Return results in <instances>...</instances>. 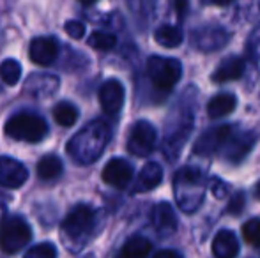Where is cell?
<instances>
[{"instance_id": "6da1fadb", "label": "cell", "mask_w": 260, "mask_h": 258, "mask_svg": "<svg viewBox=\"0 0 260 258\" xmlns=\"http://www.w3.org/2000/svg\"><path fill=\"white\" fill-rule=\"evenodd\" d=\"M108 138L110 129L103 121L90 122L85 129H82L78 134L73 136V140L68 145V151L75 161L89 165L101 156Z\"/></svg>"}, {"instance_id": "7a4b0ae2", "label": "cell", "mask_w": 260, "mask_h": 258, "mask_svg": "<svg viewBox=\"0 0 260 258\" xmlns=\"http://www.w3.org/2000/svg\"><path fill=\"white\" fill-rule=\"evenodd\" d=\"M174 186L177 202L184 212H193L204 200V175L191 166L177 172Z\"/></svg>"}, {"instance_id": "3957f363", "label": "cell", "mask_w": 260, "mask_h": 258, "mask_svg": "<svg viewBox=\"0 0 260 258\" xmlns=\"http://www.w3.org/2000/svg\"><path fill=\"white\" fill-rule=\"evenodd\" d=\"M48 133L45 119L32 112H18L6 122V134L14 140L38 143Z\"/></svg>"}, {"instance_id": "277c9868", "label": "cell", "mask_w": 260, "mask_h": 258, "mask_svg": "<svg viewBox=\"0 0 260 258\" xmlns=\"http://www.w3.org/2000/svg\"><path fill=\"white\" fill-rule=\"evenodd\" d=\"M32 237V230L28 223L20 216H9L0 225V249L4 253L20 251L21 248L28 244Z\"/></svg>"}, {"instance_id": "5b68a950", "label": "cell", "mask_w": 260, "mask_h": 258, "mask_svg": "<svg viewBox=\"0 0 260 258\" xmlns=\"http://www.w3.org/2000/svg\"><path fill=\"white\" fill-rule=\"evenodd\" d=\"M147 75L159 90H170L182 76V65L177 59L151 57L147 60Z\"/></svg>"}, {"instance_id": "8992f818", "label": "cell", "mask_w": 260, "mask_h": 258, "mask_svg": "<svg viewBox=\"0 0 260 258\" xmlns=\"http://www.w3.org/2000/svg\"><path fill=\"white\" fill-rule=\"evenodd\" d=\"M156 129L151 122H137L133 126V129H131L129 138H127V151L133 156H138V158L149 156L156 147Z\"/></svg>"}, {"instance_id": "52a82bcc", "label": "cell", "mask_w": 260, "mask_h": 258, "mask_svg": "<svg viewBox=\"0 0 260 258\" xmlns=\"http://www.w3.org/2000/svg\"><path fill=\"white\" fill-rule=\"evenodd\" d=\"M234 133V128L230 124L216 126L212 129H207L202 136L197 140V143L193 145V152L199 156H211L214 152H221V149L225 147L226 140L230 138V134Z\"/></svg>"}, {"instance_id": "ba28073f", "label": "cell", "mask_w": 260, "mask_h": 258, "mask_svg": "<svg viewBox=\"0 0 260 258\" xmlns=\"http://www.w3.org/2000/svg\"><path fill=\"white\" fill-rule=\"evenodd\" d=\"M94 227V210L89 205H76L71 212L66 216L62 223V230L69 237L78 239L82 235L89 234Z\"/></svg>"}, {"instance_id": "9c48e42d", "label": "cell", "mask_w": 260, "mask_h": 258, "mask_svg": "<svg viewBox=\"0 0 260 258\" xmlns=\"http://www.w3.org/2000/svg\"><path fill=\"white\" fill-rule=\"evenodd\" d=\"M28 179V172L25 165L7 156H0V186L16 190L21 188Z\"/></svg>"}, {"instance_id": "30bf717a", "label": "cell", "mask_w": 260, "mask_h": 258, "mask_svg": "<svg viewBox=\"0 0 260 258\" xmlns=\"http://www.w3.org/2000/svg\"><path fill=\"white\" fill-rule=\"evenodd\" d=\"M131 179H133V166L126 159H110L103 168V180L117 190H124L131 182Z\"/></svg>"}, {"instance_id": "8fae6325", "label": "cell", "mask_w": 260, "mask_h": 258, "mask_svg": "<svg viewBox=\"0 0 260 258\" xmlns=\"http://www.w3.org/2000/svg\"><path fill=\"white\" fill-rule=\"evenodd\" d=\"M253 143H255V136L251 133H246V131L244 133H237L234 129V133L226 140L225 147L221 149L223 158L232 163H239L243 158H246V154L253 147Z\"/></svg>"}, {"instance_id": "7c38bea8", "label": "cell", "mask_w": 260, "mask_h": 258, "mask_svg": "<svg viewBox=\"0 0 260 258\" xmlns=\"http://www.w3.org/2000/svg\"><path fill=\"white\" fill-rule=\"evenodd\" d=\"M124 87L119 80H106L100 89V103L103 110L110 115H115L120 112L124 104Z\"/></svg>"}, {"instance_id": "4fadbf2b", "label": "cell", "mask_w": 260, "mask_h": 258, "mask_svg": "<svg viewBox=\"0 0 260 258\" xmlns=\"http://www.w3.org/2000/svg\"><path fill=\"white\" fill-rule=\"evenodd\" d=\"M57 53H58L57 39L48 38V35L32 39L30 46H28L30 60L39 65H50L55 59H57Z\"/></svg>"}, {"instance_id": "5bb4252c", "label": "cell", "mask_w": 260, "mask_h": 258, "mask_svg": "<svg viewBox=\"0 0 260 258\" xmlns=\"http://www.w3.org/2000/svg\"><path fill=\"white\" fill-rule=\"evenodd\" d=\"M226 39H229V34L219 27L200 28V30H197L193 34V45L199 50L211 52V50H218L221 46H225Z\"/></svg>"}, {"instance_id": "9a60e30c", "label": "cell", "mask_w": 260, "mask_h": 258, "mask_svg": "<svg viewBox=\"0 0 260 258\" xmlns=\"http://www.w3.org/2000/svg\"><path fill=\"white\" fill-rule=\"evenodd\" d=\"M152 225L161 235H170L177 228V217L170 203L161 202L152 209Z\"/></svg>"}, {"instance_id": "2e32d148", "label": "cell", "mask_w": 260, "mask_h": 258, "mask_svg": "<svg viewBox=\"0 0 260 258\" xmlns=\"http://www.w3.org/2000/svg\"><path fill=\"white\" fill-rule=\"evenodd\" d=\"M212 253L216 258H236L239 255V241L230 230H219L212 241Z\"/></svg>"}, {"instance_id": "e0dca14e", "label": "cell", "mask_w": 260, "mask_h": 258, "mask_svg": "<svg viewBox=\"0 0 260 258\" xmlns=\"http://www.w3.org/2000/svg\"><path fill=\"white\" fill-rule=\"evenodd\" d=\"M163 180V170L157 163H147L138 173V179L133 186L135 193H145L157 188Z\"/></svg>"}, {"instance_id": "ac0fdd59", "label": "cell", "mask_w": 260, "mask_h": 258, "mask_svg": "<svg viewBox=\"0 0 260 258\" xmlns=\"http://www.w3.org/2000/svg\"><path fill=\"white\" fill-rule=\"evenodd\" d=\"M243 75H244V60L239 59V57H229V59H225L216 67L211 80L216 83H225V82L239 80Z\"/></svg>"}, {"instance_id": "d6986e66", "label": "cell", "mask_w": 260, "mask_h": 258, "mask_svg": "<svg viewBox=\"0 0 260 258\" xmlns=\"http://www.w3.org/2000/svg\"><path fill=\"white\" fill-rule=\"evenodd\" d=\"M236 106H237L236 96L229 92H221V94H216L207 103V114L211 119H219V117H225V115H230L236 110Z\"/></svg>"}, {"instance_id": "ffe728a7", "label": "cell", "mask_w": 260, "mask_h": 258, "mask_svg": "<svg viewBox=\"0 0 260 258\" xmlns=\"http://www.w3.org/2000/svg\"><path fill=\"white\" fill-rule=\"evenodd\" d=\"M154 39L163 48H177V46L182 45L184 34H182L181 28L174 27V25H161V27L156 28Z\"/></svg>"}, {"instance_id": "44dd1931", "label": "cell", "mask_w": 260, "mask_h": 258, "mask_svg": "<svg viewBox=\"0 0 260 258\" xmlns=\"http://www.w3.org/2000/svg\"><path fill=\"white\" fill-rule=\"evenodd\" d=\"M151 242L145 237H131L122 246L117 258H147L149 253H151Z\"/></svg>"}, {"instance_id": "7402d4cb", "label": "cell", "mask_w": 260, "mask_h": 258, "mask_svg": "<svg viewBox=\"0 0 260 258\" xmlns=\"http://www.w3.org/2000/svg\"><path fill=\"white\" fill-rule=\"evenodd\" d=\"M53 117L58 126H62V128H71V126H75L76 121H78V108L73 103H69V101H60V103L53 108Z\"/></svg>"}, {"instance_id": "603a6c76", "label": "cell", "mask_w": 260, "mask_h": 258, "mask_svg": "<svg viewBox=\"0 0 260 258\" xmlns=\"http://www.w3.org/2000/svg\"><path fill=\"white\" fill-rule=\"evenodd\" d=\"M64 166H62L60 158H57L55 154H48L45 158H41V161L38 163V175L43 180H53L62 173Z\"/></svg>"}, {"instance_id": "cb8c5ba5", "label": "cell", "mask_w": 260, "mask_h": 258, "mask_svg": "<svg viewBox=\"0 0 260 258\" xmlns=\"http://www.w3.org/2000/svg\"><path fill=\"white\" fill-rule=\"evenodd\" d=\"M0 78L6 85H16L21 78V65L14 59H7L0 64Z\"/></svg>"}, {"instance_id": "d4e9b609", "label": "cell", "mask_w": 260, "mask_h": 258, "mask_svg": "<svg viewBox=\"0 0 260 258\" xmlns=\"http://www.w3.org/2000/svg\"><path fill=\"white\" fill-rule=\"evenodd\" d=\"M117 45V38L108 32H94L89 38V46L94 50H100V52H108L113 46Z\"/></svg>"}, {"instance_id": "484cf974", "label": "cell", "mask_w": 260, "mask_h": 258, "mask_svg": "<svg viewBox=\"0 0 260 258\" xmlns=\"http://www.w3.org/2000/svg\"><path fill=\"white\" fill-rule=\"evenodd\" d=\"M23 258H57V248L52 242H41L28 249Z\"/></svg>"}, {"instance_id": "4316f807", "label": "cell", "mask_w": 260, "mask_h": 258, "mask_svg": "<svg viewBox=\"0 0 260 258\" xmlns=\"http://www.w3.org/2000/svg\"><path fill=\"white\" fill-rule=\"evenodd\" d=\"M243 237L248 244L260 246V219H250L243 227Z\"/></svg>"}, {"instance_id": "83f0119b", "label": "cell", "mask_w": 260, "mask_h": 258, "mask_svg": "<svg viewBox=\"0 0 260 258\" xmlns=\"http://www.w3.org/2000/svg\"><path fill=\"white\" fill-rule=\"evenodd\" d=\"M64 28H66V34L71 39H82L83 34H85V25L78 20H69L64 25Z\"/></svg>"}, {"instance_id": "f1b7e54d", "label": "cell", "mask_w": 260, "mask_h": 258, "mask_svg": "<svg viewBox=\"0 0 260 258\" xmlns=\"http://www.w3.org/2000/svg\"><path fill=\"white\" fill-rule=\"evenodd\" d=\"M248 53L251 55V59H260V25L251 32L250 41H248Z\"/></svg>"}, {"instance_id": "f546056e", "label": "cell", "mask_w": 260, "mask_h": 258, "mask_svg": "<svg viewBox=\"0 0 260 258\" xmlns=\"http://www.w3.org/2000/svg\"><path fill=\"white\" fill-rule=\"evenodd\" d=\"M244 207V195L243 193H236V196H232V200H230V205H229V212L232 214H239L241 210H243Z\"/></svg>"}, {"instance_id": "4dcf8cb0", "label": "cell", "mask_w": 260, "mask_h": 258, "mask_svg": "<svg viewBox=\"0 0 260 258\" xmlns=\"http://www.w3.org/2000/svg\"><path fill=\"white\" fill-rule=\"evenodd\" d=\"M188 6H189V0H174V7H175V13H177V16L184 18L186 13H188Z\"/></svg>"}, {"instance_id": "1f68e13d", "label": "cell", "mask_w": 260, "mask_h": 258, "mask_svg": "<svg viewBox=\"0 0 260 258\" xmlns=\"http://www.w3.org/2000/svg\"><path fill=\"white\" fill-rule=\"evenodd\" d=\"M154 258H182V256L177 251H174V249H163V251L156 253Z\"/></svg>"}, {"instance_id": "d6a6232c", "label": "cell", "mask_w": 260, "mask_h": 258, "mask_svg": "<svg viewBox=\"0 0 260 258\" xmlns=\"http://www.w3.org/2000/svg\"><path fill=\"white\" fill-rule=\"evenodd\" d=\"M204 6H229L234 0H200Z\"/></svg>"}, {"instance_id": "836d02e7", "label": "cell", "mask_w": 260, "mask_h": 258, "mask_svg": "<svg viewBox=\"0 0 260 258\" xmlns=\"http://www.w3.org/2000/svg\"><path fill=\"white\" fill-rule=\"evenodd\" d=\"M80 4H83V6H92V4H96L98 0H78Z\"/></svg>"}, {"instance_id": "e575fe53", "label": "cell", "mask_w": 260, "mask_h": 258, "mask_svg": "<svg viewBox=\"0 0 260 258\" xmlns=\"http://www.w3.org/2000/svg\"><path fill=\"white\" fill-rule=\"evenodd\" d=\"M255 193H257V196L260 198V182L257 184V188H255Z\"/></svg>"}]
</instances>
